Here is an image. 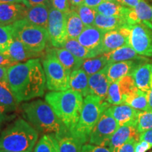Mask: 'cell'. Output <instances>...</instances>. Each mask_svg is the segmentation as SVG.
<instances>
[{"instance_id":"cell-1","label":"cell","mask_w":152,"mask_h":152,"mask_svg":"<svg viewBox=\"0 0 152 152\" xmlns=\"http://www.w3.org/2000/svg\"><path fill=\"white\" fill-rule=\"evenodd\" d=\"M7 82L19 103L42 96L47 86L40 59L32 58L9 67Z\"/></svg>"},{"instance_id":"cell-2","label":"cell","mask_w":152,"mask_h":152,"mask_svg":"<svg viewBox=\"0 0 152 152\" xmlns=\"http://www.w3.org/2000/svg\"><path fill=\"white\" fill-rule=\"evenodd\" d=\"M23 115L36 130L45 134L64 135L69 132L46 101L41 99L22 104Z\"/></svg>"},{"instance_id":"cell-3","label":"cell","mask_w":152,"mask_h":152,"mask_svg":"<svg viewBox=\"0 0 152 152\" xmlns=\"http://www.w3.org/2000/svg\"><path fill=\"white\" fill-rule=\"evenodd\" d=\"M45 101L71 132L78 123L83 104V96L69 89L65 91L48 92Z\"/></svg>"},{"instance_id":"cell-4","label":"cell","mask_w":152,"mask_h":152,"mask_svg":"<svg viewBox=\"0 0 152 152\" xmlns=\"http://www.w3.org/2000/svg\"><path fill=\"white\" fill-rule=\"evenodd\" d=\"M38 132L23 118L16 120L0 133V149L14 152H32Z\"/></svg>"},{"instance_id":"cell-5","label":"cell","mask_w":152,"mask_h":152,"mask_svg":"<svg viewBox=\"0 0 152 152\" xmlns=\"http://www.w3.org/2000/svg\"><path fill=\"white\" fill-rule=\"evenodd\" d=\"M111 104L106 101H102L99 96L89 94L83 101L78 123L74 130L70 133L80 140L84 144L86 143L102 113Z\"/></svg>"},{"instance_id":"cell-6","label":"cell","mask_w":152,"mask_h":152,"mask_svg":"<svg viewBox=\"0 0 152 152\" xmlns=\"http://www.w3.org/2000/svg\"><path fill=\"white\" fill-rule=\"evenodd\" d=\"M14 38L18 39L31 52L41 54L46 48L49 39L48 31L45 28L30 23L22 19L10 25Z\"/></svg>"},{"instance_id":"cell-7","label":"cell","mask_w":152,"mask_h":152,"mask_svg":"<svg viewBox=\"0 0 152 152\" xmlns=\"http://www.w3.org/2000/svg\"><path fill=\"white\" fill-rule=\"evenodd\" d=\"M42 66L48 90L54 92L69 90L71 73L61 64L51 49L47 50L46 56L42 61Z\"/></svg>"},{"instance_id":"cell-8","label":"cell","mask_w":152,"mask_h":152,"mask_svg":"<svg viewBox=\"0 0 152 152\" xmlns=\"http://www.w3.org/2000/svg\"><path fill=\"white\" fill-rule=\"evenodd\" d=\"M119 127L118 123L112 116L108 109H106L92 129L88 141L90 144L94 145L108 147L112 135Z\"/></svg>"},{"instance_id":"cell-9","label":"cell","mask_w":152,"mask_h":152,"mask_svg":"<svg viewBox=\"0 0 152 152\" xmlns=\"http://www.w3.org/2000/svg\"><path fill=\"white\" fill-rule=\"evenodd\" d=\"M47 31L51 45L55 48H64L68 39L66 14L52 7L49 9Z\"/></svg>"},{"instance_id":"cell-10","label":"cell","mask_w":152,"mask_h":152,"mask_svg":"<svg viewBox=\"0 0 152 152\" xmlns=\"http://www.w3.org/2000/svg\"><path fill=\"white\" fill-rule=\"evenodd\" d=\"M129 45L138 54L152 56V30L143 23L130 26Z\"/></svg>"},{"instance_id":"cell-11","label":"cell","mask_w":152,"mask_h":152,"mask_svg":"<svg viewBox=\"0 0 152 152\" xmlns=\"http://www.w3.org/2000/svg\"><path fill=\"white\" fill-rule=\"evenodd\" d=\"M130 26L106 32L101 46V54L109 53L115 49L129 45Z\"/></svg>"},{"instance_id":"cell-12","label":"cell","mask_w":152,"mask_h":152,"mask_svg":"<svg viewBox=\"0 0 152 152\" xmlns=\"http://www.w3.org/2000/svg\"><path fill=\"white\" fill-rule=\"evenodd\" d=\"M140 134L136 128V122L127 123L120 126L110 140L108 147L112 152H117L125 143L132 139L140 142Z\"/></svg>"},{"instance_id":"cell-13","label":"cell","mask_w":152,"mask_h":152,"mask_svg":"<svg viewBox=\"0 0 152 152\" xmlns=\"http://www.w3.org/2000/svg\"><path fill=\"white\" fill-rule=\"evenodd\" d=\"M106 32L94 26H86L77 38L81 45L90 50L95 51L99 56L101 54V46Z\"/></svg>"},{"instance_id":"cell-14","label":"cell","mask_w":152,"mask_h":152,"mask_svg":"<svg viewBox=\"0 0 152 152\" xmlns=\"http://www.w3.org/2000/svg\"><path fill=\"white\" fill-rule=\"evenodd\" d=\"M125 18L130 26L143 23L152 30V7L144 0H140L134 8H129Z\"/></svg>"},{"instance_id":"cell-15","label":"cell","mask_w":152,"mask_h":152,"mask_svg":"<svg viewBox=\"0 0 152 152\" xmlns=\"http://www.w3.org/2000/svg\"><path fill=\"white\" fill-rule=\"evenodd\" d=\"M147 60L127 61L109 64L106 66V75L109 83L116 82L125 76L131 75L134 70Z\"/></svg>"},{"instance_id":"cell-16","label":"cell","mask_w":152,"mask_h":152,"mask_svg":"<svg viewBox=\"0 0 152 152\" xmlns=\"http://www.w3.org/2000/svg\"><path fill=\"white\" fill-rule=\"evenodd\" d=\"M28 7L23 4H0V26H7L25 19Z\"/></svg>"},{"instance_id":"cell-17","label":"cell","mask_w":152,"mask_h":152,"mask_svg":"<svg viewBox=\"0 0 152 152\" xmlns=\"http://www.w3.org/2000/svg\"><path fill=\"white\" fill-rule=\"evenodd\" d=\"M108 110L118 123L119 126L127 123L136 122L140 111L126 104L110 106Z\"/></svg>"},{"instance_id":"cell-18","label":"cell","mask_w":152,"mask_h":152,"mask_svg":"<svg viewBox=\"0 0 152 152\" xmlns=\"http://www.w3.org/2000/svg\"><path fill=\"white\" fill-rule=\"evenodd\" d=\"M4 54L9 56L17 64H18L19 62L27 61L32 58H35V57L41 55V54H37L30 51L23 45L21 42L16 38H14L10 47L7 49V52L4 53Z\"/></svg>"},{"instance_id":"cell-19","label":"cell","mask_w":152,"mask_h":152,"mask_svg":"<svg viewBox=\"0 0 152 152\" xmlns=\"http://www.w3.org/2000/svg\"><path fill=\"white\" fill-rule=\"evenodd\" d=\"M50 7L45 5H37L28 7L25 19L30 23L47 30Z\"/></svg>"},{"instance_id":"cell-20","label":"cell","mask_w":152,"mask_h":152,"mask_svg":"<svg viewBox=\"0 0 152 152\" xmlns=\"http://www.w3.org/2000/svg\"><path fill=\"white\" fill-rule=\"evenodd\" d=\"M131 75L139 90L147 93L149 92L151 89L150 83L152 75V64H140L134 70Z\"/></svg>"},{"instance_id":"cell-21","label":"cell","mask_w":152,"mask_h":152,"mask_svg":"<svg viewBox=\"0 0 152 152\" xmlns=\"http://www.w3.org/2000/svg\"><path fill=\"white\" fill-rule=\"evenodd\" d=\"M94 26L105 32L130 26L125 17L106 16L96 13Z\"/></svg>"},{"instance_id":"cell-22","label":"cell","mask_w":152,"mask_h":152,"mask_svg":"<svg viewBox=\"0 0 152 152\" xmlns=\"http://www.w3.org/2000/svg\"><path fill=\"white\" fill-rule=\"evenodd\" d=\"M104 54L106 57L109 64L127 61L147 60L145 57L140 56V54H138L130 45L120 47V48L115 49L112 52Z\"/></svg>"},{"instance_id":"cell-23","label":"cell","mask_w":152,"mask_h":152,"mask_svg":"<svg viewBox=\"0 0 152 152\" xmlns=\"http://www.w3.org/2000/svg\"><path fill=\"white\" fill-rule=\"evenodd\" d=\"M69 87L70 89L79 92L84 97L90 94L88 75L81 68L71 72L69 77Z\"/></svg>"},{"instance_id":"cell-24","label":"cell","mask_w":152,"mask_h":152,"mask_svg":"<svg viewBox=\"0 0 152 152\" xmlns=\"http://www.w3.org/2000/svg\"><path fill=\"white\" fill-rule=\"evenodd\" d=\"M51 49L61 64L70 73H71V72L75 70L80 69L83 65L84 60L75 56L65 48H55L54 47Z\"/></svg>"},{"instance_id":"cell-25","label":"cell","mask_w":152,"mask_h":152,"mask_svg":"<svg viewBox=\"0 0 152 152\" xmlns=\"http://www.w3.org/2000/svg\"><path fill=\"white\" fill-rule=\"evenodd\" d=\"M18 104L7 80L0 82V106L7 113L16 111Z\"/></svg>"},{"instance_id":"cell-26","label":"cell","mask_w":152,"mask_h":152,"mask_svg":"<svg viewBox=\"0 0 152 152\" xmlns=\"http://www.w3.org/2000/svg\"><path fill=\"white\" fill-rule=\"evenodd\" d=\"M66 23L68 39H77L85 28L77 11L71 9L66 14Z\"/></svg>"},{"instance_id":"cell-27","label":"cell","mask_w":152,"mask_h":152,"mask_svg":"<svg viewBox=\"0 0 152 152\" xmlns=\"http://www.w3.org/2000/svg\"><path fill=\"white\" fill-rule=\"evenodd\" d=\"M56 137L59 144L60 152H82V148L85 144L70 132L64 135L56 136Z\"/></svg>"},{"instance_id":"cell-28","label":"cell","mask_w":152,"mask_h":152,"mask_svg":"<svg viewBox=\"0 0 152 152\" xmlns=\"http://www.w3.org/2000/svg\"><path fill=\"white\" fill-rule=\"evenodd\" d=\"M128 7H123L117 2L104 1L95 9L96 13L106 16L125 17L128 11Z\"/></svg>"},{"instance_id":"cell-29","label":"cell","mask_w":152,"mask_h":152,"mask_svg":"<svg viewBox=\"0 0 152 152\" xmlns=\"http://www.w3.org/2000/svg\"><path fill=\"white\" fill-rule=\"evenodd\" d=\"M64 48L69 51L75 56L83 60L99 56L95 51L90 50V49L85 48V47L80 44L77 39H68Z\"/></svg>"},{"instance_id":"cell-30","label":"cell","mask_w":152,"mask_h":152,"mask_svg":"<svg viewBox=\"0 0 152 152\" xmlns=\"http://www.w3.org/2000/svg\"><path fill=\"white\" fill-rule=\"evenodd\" d=\"M109 64L106 57L104 56V54H102L94 58L84 60L81 66V69H83L87 75L90 76L102 71Z\"/></svg>"},{"instance_id":"cell-31","label":"cell","mask_w":152,"mask_h":152,"mask_svg":"<svg viewBox=\"0 0 152 152\" xmlns=\"http://www.w3.org/2000/svg\"><path fill=\"white\" fill-rule=\"evenodd\" d=\"M33 152H60L56 136L51 134L43 135L36 144Z\"/></svg>"},{"instance_id":"cell-32","label":"cell","mask_w":152,"mask_h":152,"mask_svg":"<svg viewBox=\"0 0 152 152\" xmlns=\"http://www.w3.org/2000/svg\"><path fill=\"white\" fill-rule=\"evenodd\" d=\"M140 111L148 110L147 93L138 90L134 94L124 99V104Z\"/></svg>"},{"instance_id":"cell-33","label":"cell","mask_w":152,"mask_h":152,"mask_svg":"<svg viewBox=\"0 0 152 152\" xmlns=\"http://www.w3.org/2000/svg\"><path fill=\"white\" fill-rule=\"evenodd\" d=\"M136 128L140 134L152 130V110L139 112L136 121Z\"/></svg>"},{"instance_id":"cell-34","label":"cell","mask_w":152,"mask_h":152,"mask_svg":"<svg viewBox=\"0 0 152 152\" xmlns=\"http://www.w3.org/2000/svg\"><path fill=\"white\" fill-rule=\"evenodd\" d=\"M118 82L120 90H121V94L123 95V104H124V99L126 96L134 94L139 89L136 86L132 75L125 76V77L120 79L119 80H118Z\"/></svg>"},{"instance_id":"cell-35","label":"cell","mask_w":152,"mask_h":152,"mask_svg":"<svg viewBox=\"0 0 152 152\" xmlns=\"http://www.w3.org/2000/svg\"><path fill=\"white\" fill-rule=\"evenodd\" d=\"M106 102H107L111 105L123 104V97L121 90H120L118 81L110 83Z\"/></svg>"},{"instance_id":"cell-36","label":"cell","mask_w":152,"mask_h":152,"mask_svg":"<svg viewBox=\"0 0 152 152\" xmlns=\"http://www.w3.org/2000/svg\"><path fill=\"white\" fill-rule=\"evenodd\" d=\"M75 10L78 14L80 18L85 27L94 26L96 15V11L94 9L90 8V7L83 4L77 7Z\"/></svg>"},{"instance_id":"cell-37","label":"cell","mask_w":152,"mask_h":152,"mask_svg":"<svg viewBox=\"0 0 152 152\" xmlns=\"http://www.w3.org/2000/svg\"><path fill=\"white\" fill-rule=\"evenodd\" d=\"M14 39L10 26H0V50L2 54L7 52Z\"/></svg>"},{"instance_id":"cell-38","label":"cell","mask_w":152,"mask_h":152,"mask_svg":"<svg viewBox=\"0 0 152 152\" xmlns=\"http://www.w3.org/2000/svg\"><path fill=\"white\" fill-rule=\"evenodd\" d=\"M50 1L51 5L53 8L61 11L64 14H67L71 10V5L68 0H50Z\"/></svg>"},{"instance_id":"cell-39","label":"cell","mask_w":152,"mask_h":152,"mask_svg":"<svg viewBox=\"0 0 152 152\" xmlns=\"http://www.w3.org/2000/svg\"><path fill=\"white\" fill-rule=\"evenodd\" d=\"M82 152H112L107 147H100L91 144H85L82 148Z\"/></svg>"},{"instance_id":"cell-40","label":"cell","mask_w":152,"mask_h":152,"mask_svg":"<svg viewBox=\"0 0 152 152\" xmlns=\"http://www.w3.org/2000/svg\"><path fill=\"white\" fill-rule=\"evenodd\" d=\"M137 142L139 141L135 139H132V140H129L128 142L123 144L117 152H134V148H135V145Z\"/></svg>"},{"instance_id":"cell-41","label":"cell","mask_w":152,"mask_h":152,"mask_svg":"<svg viewBox=\"0 0 152 152\" xmlns=\"http://www.w3.org/2000/svg\"><path fill=\"white\" fill-rule=\"evenodd\" d=\"M15 64H17V63L11 59L9 56L4 54H0V67L9 68Z\"/></svg>"},{"instance_id":"cell-42","label":"cell","mask_w":152,"mask_h":152,"mask_svg":"<svg viewBox=\"0 0 152 152\" xmlns=\"http://www.w3.org/2000/svg\"><path fill=\"white\" fill-rule=\"evenodd\" d=\"M151 147L152 145L149 142L146 141H140L137 142L135 148H134V152H146Z\"/></svg>"},{"instance_id":"cell-43","label":"cell","mask_w":152,"mask_h":152,"mask_svg":"<svg viewBox=\"0 0 152 152\" xmlns=\"http://www.w3.org/2000/svg\"><path fill=\"white\" fill-rule=\"evenodd\" d=\"M26 5H27L28 7H31L37 5H45L48 6V7H52L50 0H26Z\"/></svg>"},{"instance_id":"cell-44","label":"cell","mask_w":152,"mask_h":152,"mask_svg":"<svg viewBox=\"0 0 152 152\" xmlns=\"http://www.w3.org/2000/svg\"><path fill=\"white\" fill-rule=\"evenodd\" d=\"M140 0H116V2L128 8H134Z\"/></svg>"},{"instance_id":"cell-45","label":"cell","mask_w":152,"mask_h":152,"mask_svg":"<svg viewBox=\"0 0 152 152\" xmlns=\"http://www.w3.org/2000/svg\"><path fill=\"white\" fill-rule=\"evenodd\" d=\"M140 141H146L152 145V130H149L140 134Z\"/></svg>"},{"instance_id":"cell-46","label":"cell","mask_w":152,"mask_h":152,"mask_svg":"<svg viewBox=\"0 0 152 152\" xmlns=\"http://www.w3.org/2000/svg\"><path fill=\"white\" fill-rule=\"evenodd\" d=\"M104 1V0H84L83 5H85L87 7L95 9Z\"/></svg>"},{"instance_id":"cell-47","label":"cell","mask_w":152,"mask_h":152,"mask_svg":"<svg viewBox=\"0 0 152 152\" xmlns=\"http://www.w3.org/2000/svg\"><path fill=\"white\" fill-rule=\"evenodd\" d=\"M70 5H71V9H76L80 6L83 5L84 0H68Z\"/></svg>"},{"instance_id":"cell-48","label":"cell","mask_w":152,"mask_h":152,"mask_svg":"<svg viewBox=\"0 0 152 152\" xmlns=\"http://www.w3.org/2000/svg\"><path fill=\"white\" fill-rule=\"evenodd\" d=\"M8 68L7 67H0V82L7 80Z\"/></svg>"},{"instance_id":"cell-49","label":"cell","mask_w":152,"mask_h":152,"mask_svg":"<svg viewBox=\"0 0 152 152\" xmlns=\"http://www.w3.org/2000/svg\"><path fill=\"white\" fill-rule=\"evenodd\" d=\"M23 4L27 6L26 0H0V4Z\"/></svg>"},{"instance_id":"cell-50","label":"cell","mask_w":152,"mask_h":152,"mask_svg":"<svg viewBox=\"0 0 152 152\" xmlns=\"http://www.w3.org/2000/svg\"><path fill=\"white\" fill-rule=\"evenodd\" d=\"M148 97V110H152V88L147 92Z\"/></svg>"},{"instance_id":"cell-51","label":"cell","mask_w":152,"mask_h":152,"mask_svg":"<svg viewBox=\"0 0 152 152\" xmlns=\"http://www.w3.org/2000/svg\"><path fill=\"white\" fill-rule=\"evenodd\" d=\"M7 112H6L4 109L0 106V125H1V123L3 122L4 119V115Z\"/></svg>"},{"instance_id":"cell-52","label":"cell","mask_w":152,"mask_h":152,"mask_svg":"<svg viewBox=\"0 0 152 152\" xmlns=\"http://www.w3.org/2000/svg\"><path fill=\"white\" fill-rule=\"evenodd\" d=\"M0 152H14V151H7V150H4V149H0Z\"/></svg>"},{"instance_id":"cell-53","label":"cell","mask_w":152,"mask_h":152,"mask_svg":"<svg viewBox=\"0 0 152 152\" xmlns=\"http://www.w3.org/2000/svg\"><path fill=\"white\" fill-rule=\"evenodd\" d=\"M104 1H113V2H116V0H104Z\"/></svg>"},{"instance_id":"cell-54","label":"cell","mask_w":152,"mask_h":152,"mask_svg":"<svg viewBox=\"0 0 152 152\" xmlns=\"http://www.w3.org/2000/svg\"><path fill=\"white\" fill-rule=\"evenodd\" d=\"M150 87H151V88H152V75H151V83H150Z\"/></svg>"},{"instance_id":"cell-55","label":"cell","mask_w":152,"mask_h":152,"mask_svg":"<svg viewBox=\"0 0 152 152\" xmlns=\"http://www.w3.org/2000/svg\"><path fill=\"white\" fill-rule=\"evenodd\" d=\"M0 54H2V53H1V50H0Z\"/></svg>"},{"instance_id":"cell-56","label":"cell","mask_w":152,"mask_h":152,"mask_svg":"<svg viewBox=\"0 0 152 152\" xmlns=\"http://www.w3.org/2000/svg\"><path fill=\"white\" fill-rule=\"evenodd\" d=\"M151 152H152V151H151Z\"/></svg>"}]
</instances>
